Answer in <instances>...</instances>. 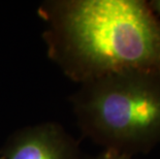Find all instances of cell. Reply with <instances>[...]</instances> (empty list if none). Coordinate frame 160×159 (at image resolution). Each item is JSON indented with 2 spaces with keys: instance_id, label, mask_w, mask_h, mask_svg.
<instances>
[{
  "instance_id": "6da1fadb",
  "label": "cell",
  "mask_w": 160,
  "mask_h": 159,
  "mask_svg": "<svg viewBox=\"0 0 160 159\" xmlns=\"http://www.w3.org/2000/svg\"><path fill=\"white\" fill-rule=\"evenodd\" d=\"M48 57L78 84L131 70L160 73V18L145 0H50Z\"/></svg>"
},
{
  "instance_id": "7a4b0ae2",
  "label": "cell",
  "mask_w": 160,
  "mask_h": 159,
  "mask_svg": "<svg viewBox=\"0 0 160 159\" xmlns=\"http://www.w3.org/2000/svg\"><path fill=\"white\" fill-rule=\"evenodd\" d=\"M82 134L130 156L160 145V73L131 70L83 83L71 96Z\"/></svg>"
},
{
  "instance_id": "3957f363",
  "label": "cell",
  "mask_w": 160,
  "mask_h": 159,
  "mask_svg": "<svg viewBox=\"0 0 160 159\" xmlns=\"http://www.w3.org/2000/svg\"><path fill=\"white\" fill-rule=\"evenodd\" d=\"M0 159H86L79 142L56 123L25 127L9 135Z\"/></svg>"
},
{
  "instance_id": "277c9868",
  "label": "cell",
  "mask_w": 160,
  "mask_h": 159,
  "mask_svg": "<svg viewBox=\"0 0 160 159\" xmlns=\"http://www.w3.org/2000/svg\"><path fill=\"white\" fill-rule=\"evenodd\" d=\"M86 159H135L130 155L120 153V152L110 150V149H102V151L96 156L93 157H86Z\"/></svg>"
},
{
  "instance_id": "5b68a950",
  "label": "cell",
  "mask_w": 160,
  "mask_h": 159,
  "mask_svg": "<svg viewBox=\"0 0 160 159\" xmlns=\"http://www.w3.org/2000/svg\"><path fill=\"white\" fill-rule=\"evenodd\" d=\"M149 4L154 12L160 18V0H152V1H149Z\"/></svg>"
}]
</instances>
